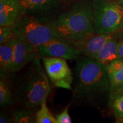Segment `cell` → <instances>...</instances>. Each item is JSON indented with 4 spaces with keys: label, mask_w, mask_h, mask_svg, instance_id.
Listing matches in <instances>:
<instances>
[{
    "label": "cell",
    "mask_w": 123,
    "mask_h": 123,
    "mask_svg": "<svg viewBox=\"0 0 123 123\" xmlns=\"http://www.w3.org/2000/svg\"><path fill=\"white\" fill-rule=\"evenodd\" d=\"M70 107L99 109L103 103H110L111 87L105 65L93 58L80 55L74 71Z\"/></svg>",
    "instance_id": "obj_1"
},
{
    "label": "cell",
    "mask_w": 123,
    "mask_h": 123,
    "mask_svg": "<svg viewBox=\"0 0 123 123\" xmlns=\"http://www.w3.org/2000/svg\"><path fill=\"white\" fill-rule=\"evenodd\" d=\"M41 60L38 56L22 73L9 75L14 103L31 109L47 99L51 90L50 82Z\"/></svg>",
    "instance_id": "obj_2"
},
{
    "label": "cell",
    "mask_w": 123,
    "mask_h": 123,
    "mask_svg": "<svg viewBox=\"0 0 123 123\" xmlns=\"http://www.w3.org/2000/svg\"><path fill=\"white\" fill-rule=\"evenodd\" d=\"M51 25L66 39L76 41L95 34L92 0H78L53 21Z\"/></svg>",
    "instance_id": "obj_3"
},
{
    "label": "cell",
    "mask_w": 123,
    "mask_h": 123,
    "mask_svg": "<svg viewBox=\"0 0 123 123\" xmlns=\"http://www.w3.org/2000/svg\"><path fill=\"white\" fill-rule=\"evenodd\" d=\"M14 26L15 36L35 47L54 40L65 39L50 22L33 15L24 14Z\"/></svg>",
    "instance_id": "obj_4"
},
{
    "label": "cell",
    "mask_w": 123,
    "mask_h": 123,
    "mask_svg": "<svg viewBox=\"0 0 123 123\" xmlns=\"http://www.w3.org/2000/svg\"><path fill=\"white\" fill-rule=\"evenodd\" d=\"M96 33L112 34L123 29V7L115 0H92Z\"/></svg>",
    "instance_id": "obj_5"
},
{
    "label": "cell",
    "mask_w": 123,
    "mask_h": 123,
    "mask_svg": "<svg viewBox=\"0 0 123 123\" xmlns=\"http://www.w3.org/2000/svg\"><path fill=\"white\" fill-rule=\"evenodd\" d=\"M49 79L58 88L72 91L74 75L66 59L58 57H41Z\"/></svg>",
    "instance_id": "obj_6"
},
{
    "label": "cell",
    "mask_w": 123,
    "mask_h": 123,
    "mask_svg": "<svg viewBox=\"0 0 123 123\" xmlns=\"http://www.w3.org/2000/svg\"><path fill=\"white\" fill-rule=\"evenodd\" d=\"M41 57H58L68 60H76L81 53L74 45L71 41L56 39L36 47Z\"/></svg>",
    "instance_id": "obj_7"
},
{
    "label": "cell",
    "mask_w": 123,
    "mask_h": 123,
    "mask_svg": "<svg viewBox=\"0 0 123 123\" xmlns=\"http://www.w3.org/2000/svg\"><path fill=\"white\" fill-rule=\"evenodd\" d=\"M38 56H40L35 46L15 36L14 38V60L12 74L19 72Z\"/></svg>",
    "instance_id": "obj_8"
},
{
    "label": "cell",
    "mask_w": 123,
    "mask_h": 123,
    "mask_svg": "<svg viewBox=\"0 0 123 123\" xmlns=\"http://www.w3.org/2000/svg\"><path fill=\"white\" fill-rule=\"evenodd\" d=\"M112 34H95L85 39L76 41H72L75 47L81 54L93 58L104 44L114 36Z\"/></svg>",
    "instance_id": "obj_9"
},
{
    "label": "cell",
    "mask_w": 123,
    "mask_h": 123,
    "mask_svg": "<svg viewBox=\"0 0 123 123\" xmlns=\"http://www.w3.org/2000/svg\"><path fill=\"white\" fill-rule=\"evenodd\" d=\"M24 14L33 15L41 18L57 7L64 0H18Z\"/></svg>",
    "instance_id": "obj_10"
},
{
    "label": "cell",
    "mask_w": 123,
    "mask_h": 123,
    "mask_svg": "<svg viewBox=\"0 0 123 123\" xmlns=\"http://www.w3.org/2000/svg\"><path fill=\"white\" fill-rule=\"evenodd\" d=\"M23 15L18 0L0 2V26L13 25Z\"/></svg>",
    "instance_id": "obj_11"
},
{
    "label": "cell",
    "mask_w": 123,
    "mask_h": 123,
    "mask_svg": "<svg viewBox=\"0 0 123 123\" xmlns=\"http://www.w3.org/2000/svg\"><path fill=\"white\" fill-rule=\"evenodd\" d=\"M14 38L0 44V77H7L12 74L14 60Z\"/></svg>",
    "instance_id": "obj_12"
},
{
    "label": "cell",
    "mask_w": 123,
    "mask_h": 123,
    "mask_svg": "<svg viewBox=\"0 0 123 123\" xmlns=\"http://www.w3.org/2000/svg\"><path fill=\"white\" fill-rule=\"evenodd\" d=\"M118 41L113 36L104 44L93 58L100 62L105 66L119 59L117 51Z\"/></svg>",
    "instance_id": "obj_13"
},
{
    "label": "cell",
    "mask_w": 123,
    "mask_h": 123,
    "mask_svg": "<svg viewBox=\"0 0 123 123\" xmlns=\"http://www.w3.org/2000/svg\"><path fill=\"white\" fill-rule=\"evenodd\" d=\"M13 103L9 76L0 77V106L9 107Z\"/></svg>",
    "instance_id": "obj_14"
},
{
    "label": "cell",
    "mask_w": 123,
    "mask_h": 123,
    "mask_svg": "<svg viewBox=\"0 0 123 123\" xmlns=\"http://www.w3.org/2000/svg\"><path fill=\"white\" fill-rule=\"evenodd\" d=\"M30 109L21 106V107L12 110L14 123H36L35 115H34Z\"/></svg>",
    "instance_id": "obj_15"
},
{
    "label": "cell",
    "mask_w": 123,
    "mask_h": 123,
    "mask_svg": "<svg viewBox=\"0 0 123 123\" xmlns=\"http://www.w3.org/2000/svg\"><path fill=\"white\" fill-rule=\"evenodd\" d=\"M107 74L110 83L111 102L117 91L119 90V88L123 83V67L120 70L112 72V73H107Z\"/></svg>",
    "instance_id": "obj_16"
},
{
    "label": "cell",
    "mask_w": 123,
    "mask_h": 123,
    "mask_svg": "<svg viewBox=\"0 0 123 123\" xmlns=\"http://www.w3.org/2000/svg\"><path fill=\"white\" fill-rule=\"evenodd\" d=\"M47 100H44L40 105V109L35 114L36 123H57L56 119L51 113L47 106Z\"/></svg>",
    "instance_id": "obj_17"
},
{
    "label": "cell",
    "mask_w": 123,
    "mask_h": 123,
    "mask_svg": "<svg viewBox=\"0 0 123 123\" xmlns=\"http://www.w3.org/2000/svg\"><path fill=\"white\" fill-rule=\"evenodd\" d=\"M110 106L117 122L123 123V94L115 97L111 101Z\"/></svg>",
    "instance_id": "obj_18"
},
{
    "label": "cell",
    "mask_w": 123,
    "mask_h": 123,
    "mask_svg": "<svg viewBox=\"0 0 123 123\" xmlns=\"http://www.w3.org/2000/svg\"><path fill=\"white\" fill-rule=\"evenodd\" d=\"M16 35L14 26H0V44L8 42Z\"/></svg>",
    "instance_id": "obj_19"
},
{
    "label": "cell",
    "mask_w": 123,
    "mask_h": 123,
    "mask_svg": "<svg viewBox=\"0 0 123 123\" xmlns=\"http://www.w3.org/2000/svg\"><path fill=\"white\" fill-rule=\"evenodd\" d=\"M70 108V104L66 106L63 111L59 115H56L55 118L57 123H72L71 119L68 113V109Z\"/></svg>",
    "instance_id": "obj_20"
},
{
    "label": "cell",
    "mask_w": 123,
    "mask_h": 123,
    "mask_svg": "<svg viewBox=\"0 0 123 123\" xmlns=\"http://www.w3.org/2000/svg\"><path fill=\"white\" fill-rule=\"evenodd\" d=\"M9 107H1L2 110L0 112V123H14L12 112L10 113L7 108Z\"/></svg>",
    "instance_id": "obj_21"
},
{
    "label": "cell",
    "mask_w": 123,
    "mask_h": 123,
    "mask_svg": "<svg viewBox=\"0 0 123 123\" xmlns=\"http://www.w3.org/2000/svg\"><path fill=\"white\" fill-rule=\"evenodd\" d=\"M117 51L119 59H123V37L118 41Z\"/></svg>",
    "instance_id": "obj_22"
},
{
    "label": "cell",
    "mask_w": 123,
    "mask_h": 123,
    "mask_svg": "<svg viewBox=\"0 0 123 123\" xmlns=\"http://www.w3.org/2000/svg\"><path fill=\"white\" fill-rule=\"evenodd\" d=\"M121 94H123V83L122 84V85L121 86V87H120V88H119V90L117 91V92H116V93H115V96H114V97H113V99H112V100L113 99V98H114L115 97H116V96H117V95H121ZM112 100H111V101H112ZM110 103H111V102H110Z\"/></svg>",
    "instance_id": "obj_23"
},
{
    "label": "cell",
    "mask_w": 123,
    "mask_h": 123,
    "mask_svg": "<svg viewBox=\"0 0 123 123\" xmlns=\"http://www.w3.org/2000/svg\"><path fill=\"white\" fill-rule=\"evenodd\" d=\"M118 4H119L120 5H123V0H119V1H117Z\"/></svg>",
    "instance_id": "obj_24"
},
{
    "label": "cell",
    "mask_w": 123,
    "mask_h": 123,
    "mask_svg": "<svg viewBox=\"0 0 123 123\" xmlns=\"http://www.w3.org/2000/svg\"><path fill=\"white\" fill-rule=\"evenodd\" d=\"M6 1H7V0H0V2H4Z\"/></svg>",
    "instance_id": "obj_25"
},
{
    "label": "cell",
    "mask_w": 123,
    "mask_h": 123,
    "mask_svg": "<svg viewBox=\"0 0 123 123\" xmlns=\"http://www.w3.org/2000/svg\"><path fill=\"white\" fill-rule=\"evenodd\" d=\"M115 1H117H117H119V0H115Z\"/></svg>",
    "instance_id": "obj_26"
},
{
    "label": "cell",
    "mask_w": 123,
    "mask_h": 123,
    "mask_svg": "<svg viewBox=\"0 0 123 123\" xmlns=\"http://www.w3.org/2000/svg\"><path fill=\"white\" fill-rule=\"evenodd\" d=\"M122 6H123V5H122Z\"/></svg>",
    "instance_id": "obj_27"
}]
</instances>
